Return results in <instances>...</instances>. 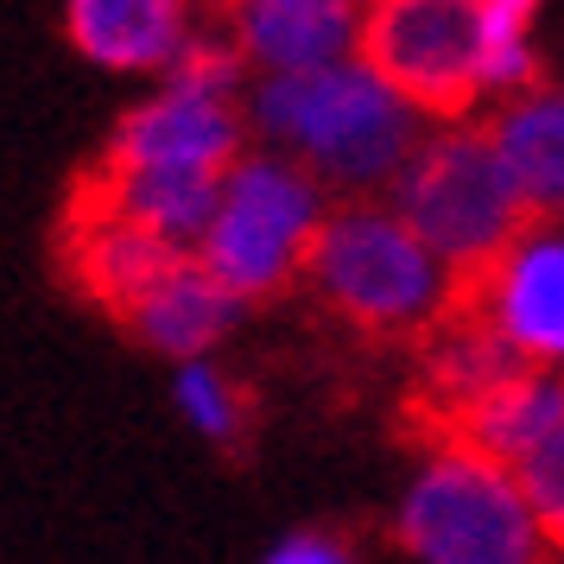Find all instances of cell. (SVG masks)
<instances>
[{
	"label": "cell",
	"mask_w": 564,
	"mask_h": 564,
	"mask_svg": "<svg viewBox=\"0 0 564 564\" xmlns=\"http://www.w3.org/2000/svg\"><path fill=\"white\" fill-rule=\"evenodd\" d=\"M241 108L260 147L299 159L330 197H381L419 133L432 128L356 52L305 70H254Z\"/></svg>",
	"instance_id": "obj_1"
},
{
	"label": "cell",
	"mask_w": 564,
	"mask_h": 564,
	"mask_svg": "<svg viewBox=\"0 0 564 564\" xmlns=\"http://www.w3.org/2000/svg\"><path fill=\"white\" fill-rule=\"evenodd\" d=\"M336 324L375 343H412L463 299V280L432 254L387 197H336L305 254V280Z\"/></svg>",
	"instance_id": "obj_2"
},
{
	"label": "cell",
	"mask_w": 564,
	"mask_h": 564,
	"mask_svg": "<svg viewBox=\"0 0 564 564\" xmlns=\"http://www.w3.org/2000/svg\"><path fill=\"white\" fill-rule=\"evenodd\" d=\"M393 545L412 564H552L508 463L482 457L463 437H432V451L393 501Z\"/></svg>",
	"instance_id": "obj_3"
},
{
	"label": "cell",
	"mask_w": 564,
	"mask_h": 564,
	"mask_svg": "<svg viewBox=\"0 0 564 564\" xmlns=\"http://www.w3.org/2000/svg\"><path fill=\"white\" fill-rule=\"evenodd\" d=\"M381 197L432 241V254H444L457 280H476L533 223L527 197L513 191L508 165L495 153V133L476 115L432 121Z\"/></svg>",
	"instance_id": "obj_4"
},
{
	"label": "cell",
	"mask_w": 564,
	"mask_h": 564,
	"mask_svg": "<svg viewBox=\"0 0 564 564\" xmlns=\"http://www.w3.org/2000/svg\"><path fill=\"white\" fill-rule=\"evenodd\" d=\"M324 209H330V191L311 178L299 159L254 140L223 172L216 209H209L204 235L191 241V254L204 260L241 305H267V299H280L305 280V254L317 241Z\"/></svg>",
	"instance_id": "obj_5"
},
{
	"label": "cell",
	"mask_w": 564,
	"mask_h": 564,
	"mask_svg": "<svg viewBox=\"0 0 564 564\" xmlns=\"http://www.w3.org/2000/svg\"><path fill=\"white\" fill-rule=\"evenodd\" d=\"M488 0H361L356 57L375 64L425 121H457L488 102Z\"/></svg>",
	"instance_id": "obj_6"
},
{
	"label": "cell",
	"mask_w": 564,
	"mask_h": 564,
	"mask_svg": "<svg viewBox=\"0 0 564 564\" xmlns=\"http://www.w3.org/2000/svg\"><path fill=\"white\" fill-rule=\"evenodd\" d=\"M463 305L520 361L564 368V216H533L476 280H463Z\"/></svg>",
	"instance_id": "obj_7"
},
{
	"label": "cell",
	"mask_w": 564,
	"mask_h": 564,
	"mask_svg": "<svg viewBox=\"0 0 564 564\" xmlns=\"http://www.w3.org/2000/svg\"><path fill=\"white\" fill-rule=\"evenodd\" d=\"M248 108L229 89L159 77L147 102H133L115 133L102 140L96 165H159V172H229L235 153H248Z\"/></svg>",
	"instance_id": "obj_8"
},
{
	"label": "cell",
	"mask_w": 564,
	"mask_h": 564,
	"mask_svg": "<svg viewBox=\"0 0 564 564\" xmlns=\"http://www.w3.org/2000/svg\"><path fill=\"white\" fill-rule=\"evenodd\" d=\"M241 311L248 305L184 248L121 305V330L159 361H191V356H216L235 336Z\"/></svg>",
	"instance_id": "obj_9"
},
{
	"label": "cell",
	"mask_w": 564,
	"mask_h": 564,
	"mask_svg": "<svg viewBox=\"0 0 564 564\" xmlns=\"http://www.w3.org/2000/svg\"><path fill=\"white\" fill-rule=\"evenodd\" d=\"M204 26V0H64V39L108 77H159Z\"/></svg>",
	"instance_id": "obj_10"
},
{
	"label": "cell",
	"mask_w": 564,
	"mask_h": 564,
	"mask_svg": "<svg viewBox=\"0 0 564 564\" xmlns=\"http://www.w3.org/2000/svg\"><path fill=\"white\" fill-rule=\"evenodd\" d=\"M361 0H223V26L248 70H305L356 52Z\"/></svg>",
	"instance_id": "obj_11"
},
{
	"label": "cell",
	"mask_w": 564,
	"mask_h": 564,
	"mask_svg": "<svg viewBox=\"0 0 564 564\" xmlns=\"http://www.w3.org/2000/svg\"><path fill=\"white\" fill-rule=\"evenodd\" d=\"M172 254H184V248H165L159 235H147L140 223H128V216H115V209L96 204L89 191L70 197V216H64V267H70V280H77V292L89 305H102V311L121 317V305H128Z\"/></svg>",
	"instance_id": "obj_12"
},
{
	"label": "cell",
	"mask_w": 564,
	"mask_h": 564,
	"mask_svg": "<svg viewBox=\"0 0 564 564\" xmlns=\"http://www.w3.org/2000/svg\"><path fill=\"white\" fill-rule=\"evenodd\" d=\"M564 425V368H539V361H513L501 381H488L469 406H457L437 437H463V444H476L482 457L495 463H520L533 444Z\"/></svg>",
	"instance_id": "obj_13"
},
{
	"label": "cell",
	"mask_w": 564,
	"mask_h": 564,
	"mask_svg": "<svg viewBox=\"0 0 564 564\" xmlns=\"http://www.w3.org/2000/svg\"><path fill=\"white\" fill-rule=\"evenodd\" d=\"M412 343H419V361H412L419 393H412V406L432 412L437 425H444L457 406H469L488 381H501L513 361H520L508 343H501V336L476 317V311L463 305V299L444 311L425 336H412Z\"/></svg>",
	"instance_id": "obj_14"
},
{
	"label": "cell",
	"mask_w": 564,
	"mask_h": 564,
	"mask_svg": "<svg viewBox=\"0 0 564 564\" xmlns=\"http://www.w3.org/2000/svg\"><path fill=\"white\" fill-rule=\"evenodd\" d=\"M495 153L508 165L513 191L533 216H564V83L558 89H520L488 115Z\"/></svg>",
	"instance_id": "obj_15"
},
{
	"label": "cell",
	"mask_w": 564,
	"mask_h": 564,
	"mask_svg": "<svg viewBox=\"0 0 564 564\" xmlns=\"http://www.w3.org/2000/svg\"><path fill=\"white\" fill-rule=\"evenodd\" d=\"M172 406L191 432L216 444V451H235L248 425H254V400L248 387L235 381L229 368L216 356H191V361H172Z\"/></svg>",
	"instance_id": "obj_16"
},
{
	"label": "cell",
	"mask_w": 564,
	"mask_h": 564,
	"mask_svg": "<svg viewBox=\"0 0 564 564\" xmlns=\"http://www.w3.org/2000/svg\"><path fill=\"white\" fill-rule=\"evenodd\" d=\"M513 476H520V495L533 508L539 533L552 539V552H564V425L513 463Z\"/></svg>",
	"instance_id": "obj_17"
},
{
	"label": "cell",
	"mask_w": 564,
	"mask_h": 564,
	"mask_svg": "<svg viewBox=\"0 0 564 564\" xmlns=\"http://www.w3.org/2000/svg\"><path fill=\"white\" fill-rule=\"evenodd\" d=\"M260 564H356V545L343 533H324V527H299V533L273 539Z\"/></svg>",
	"instance_id": "obj_18"
},
{
	"label": "cell",
	"mask_w": 564,
	"mask_h": 564,
	"mask_svg": "<svg viewBox=\"0 0 564 564\" xmlns=\"http://www.w3.org/2000/svg\"><path fill=\"white\" fill-rule=\"evenodd\" d=\"M216 7H223V0H216Z\"/></svg>",
	"instance_id": "obj_19"
}]
</instances>
